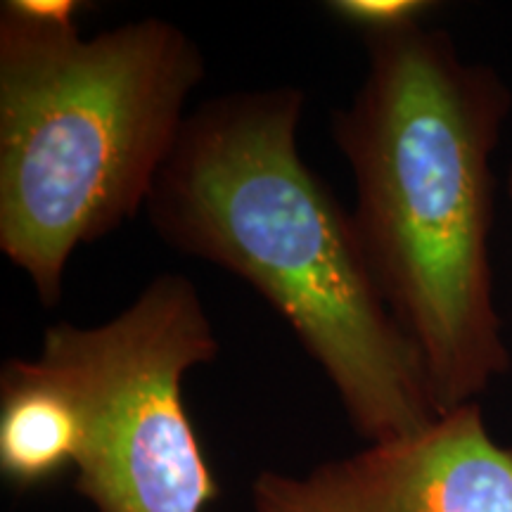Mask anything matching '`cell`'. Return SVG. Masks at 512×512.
I'll use <instances>...</instances> for the list:
<instances>
[{"mask_svg":"<svg viewBox=\"0 0 512 512\" xmlns=\"http://www.w3.org/2000/svg\"><path fill=\"white\" fill-rule=\"evenodd\" d=\"M368 69L332 138L356 181L354 226L384 304L413 344L439 415L510 370L494 304L491 157L512 98L422 24L363 36Z\"/></svg>","mask_w":512,"mask_h":512,"instance_id":"6da1fadb","label":"cell"},{"mask_svg":"<svg viewBox=\"0 0 512 512\" xmlns=\"http://www.w3.org/2000/svg\"><path fill=\"white\" fill-rule=\"evenodd\" d=\"M304 91L273 86L202 102L147 200L166 245L226 268L285 318L358 437L387 441L439 418L342 202L299 155Z\"/></svg>","mask_w":512,"mask_h":512,"instance_id":"7a4b0ae2","label":"cell"},{"mask_svg":"<svg viewBox=\"0 0 512 512\" xmlns=\"http://www.w3.org/2000/svg\"><path fill=\"white\" fill-rule=\"evenodd\" d=\"M204 79L181 27L138 19L81 38L76 22L0 8V252L43 306L76 247L147 207Z\"/></svg>","mask_w":512,"mask_h":512,"instance_id":"3957f363","label":"cell"},{"mask_svg":"<svg viewBox=\"0 0 512 512\" xmlns=\"http://www.w3.org/2000/svg\"><path fill=\"white\" fill-rule=\"evenodd\" d=\"M219 356L200 292L178 273L93 328L43 332L38 361L83 422L74 489L98 512H204L221 496L183 401L190 368Z\"/></svg>","mask_w":512,"mask_h":512,"instance_id":"277c9868","label":"cell"},{"mask_svg":"<svg viewBox=\"0 0 512 512\" xmlns=\"http://www.w3.org/2000/svg\"><path fill=\"white\" fill-rule=\"evenodd\" d=\"M254 512H512V448L498 444L479 403L422 430L373 441L306 475L261 472Z\"/></svg>","mask_w":512,"mask_h":512,"instance_id":"5b68a950","label":"cell"},{"mask_svg":"<svg viewBox=\"0 0 512 512\" xmlns=\"http://www.w3.org/2000/svg\"><path fill=\"white\" fill-rule=\"evenodd\" d=\"M81 413L67 387L38 358L0 370V472L19 491L53 484L76 467Z\"/></svg>","mask_w":512,"mask_h":512,"instance_id":"8992f818","label":"cell"},{"mask_svg":"<svg viewBox=\"0 0 512 512\" xmlns=\"http://www.w3.org/2000/svg\"><path fill=\"white\" fill-rule=\"evenodd\" d=\"M432 3L425 0H332L328 12L366 34H384V31H399L413 24H422Z\"/></svg>","mask_w":512,"mask_h":512,"instance_id":"52a82bcc","label":"cell"},{"mask_svg":"<svg viewBox=\"0 0 512 512\" xmlns=\"http://www.w3.org/2000/svg\"><path fill=\"white\" fill-rule=\"evenodd\" d=\"M508 192H510V200H512V169H510V176H508Z\"/></svg>","mask_w":512,"mask_h":512,"instance_id":"ba28073f","label":"cell"}]
</instances>
